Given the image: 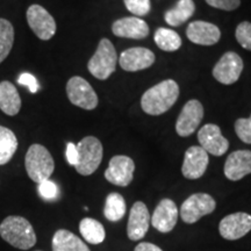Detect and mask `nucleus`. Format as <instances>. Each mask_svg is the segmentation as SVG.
<instances>
[{
  "label": "nucleus",
  "mask_w": 251,
  "mask_h": 251,
  "mask_svg": "<svg viewBox=\"0 0 251 251\" xmlns=\"http://www.w3.org/2000/svg\"><path fill=\"white\" fill-rule=\"evenodd\" d=\"M179 97V86L172 79L163 80L147 90L141 99L142 109L149 115H161L168 112Z\"/></svg>",
  "instance_id": "nucleus-1"
},
{
  "label": "nucleus",
  "mask_w": 251,
  "mask_h": 251,
  "mask_svg": "<svg viewBox=\"0 0 251 251\" xmlns=\"http://www.w3.org/2000/svg\"><path fill=\"white\" fill-rule=\"evenodd\" d=\"M0 236L12 247L28 250L36 243V234L33 226L23 216H7L0 224Z\"/></svg>",
  "instance_id": "nucleus-2"
},
{
  "label": "nucleus",
  "mask_w": 251,
  "mask_h": 251,
  "mask_svg": "<svg viewBox=\"0 0 251 251\" xmlns=\"http://www.w3.org/2000/svg\"><path fill=\"white\" fill-rule=\"evenodd\" d=\"M25 168L28 177L40 184L49 179L55 170V162L49 150L42 144H31L25 157Z\"/></svg>",
  "instance_id": "nucleus-3"
},
{
  "label": "nucleus",
  "mask_w": 251,
  "mask_h": 251,
  "mask_svg": "<svg viewBox=\"0 0 251 251\" xmlns=\"http://www.w3.org/2000/svg\"><path fill=\"white\" fill-rule=\"evenodd\" d=\"M118 54L113 43L108 39L100 40L98 48L87 63V69L93 77L106 80L115 71Z\"/></svg>",
  "instance_id": "nucleus-4"
},
{
  "label": "nucleus",
  "mask_w": 251,
  "mask_h": 251,
  "mask_svg": "<svg viewBox=\"0 0 251 251\" xmlns=\"http://www.w3.org/2000/svg\"><path fill=\"white\" fill-rule=\"evenodd\" d=\"M78 163L75 166L81 176H90L96 172L102 161L103 148L100 141L94 136H86L77 144Z\"/></svg>",
  "instance_id": "nucleus-5"
},
{
  "label": "nucleus",
  "mask_w": 251,
  "mask_h": 251,
  "mask_svg": "<svg viewBox=\"0 0 251 251\" xmlns=\"http://www.w3.org/2000/svg\"><path fill=\"white\" fill-rule=\"evenodd\" d=\"M67 94L72 105L92 111L98 106V96L89 81L79 76L71 77L67 84Z\"/></svg>",
  "instance_id": "nucleus-6"
},
{
  "label": "nucleus",
  "mask_w": 251,
  "mask_h": 251,
  "mask_svg": "<svg viewBox=\"0 0 251 251\" xmlns=\"http://www.w3.org/2000/svg\"><path fill=\"white\" fill-rule=\"evenodd\" d=\"M216 202L214 198L207 193H196L188 197L180 207V218L185 224L192 225L202 216L214 212Z\"/></svg>",
  "instance_id": "nucleus-7"
},
{
  "label": "nucleus",
  "mask_w": 251,
  "mask_h": 251,
  "mask_svg": "<svg viewBox=\"0 0 251 251\" xmlns=\"http://www.w3.org/2000/svg\"><path fill=\"white\" fill-rule=\"evenodd\" d=\"M26 18L28 26L40 40L48 41L56 34L57 26H56L55 19L41 5L34 4L29 6L27 9Z\"/></svg>",
  "instance_id": "nucleus-8"
},
{
  "label": "nucleus",
  "mask_w": 251,
  "mask_h": 251,
  "mask_svg": "<svg viewBox=\"0 0 251 251\" xmlns=\"http://www.w3.org/2000/svg\"><path fill=\"white\" fill-rule=\"evenodd\" d=\"M243 71V61L236 52L228 51L224 54L213 69V77L219 83L231 85L236 83Z\"/></svg>",
  "instance_id": "nucleus-9"
},
{
  "label": "nucleus",
  "mask_w": 251,
  "mask_h": 251,
  "mask_svg": "<svg viewBox=\"0 0 251 251\" xmlns=\"http://www.w3.org/2000/svg\"><path fill=\"white\" fill-rule=\"evenodd\" d=\"M135 163L130 157L118 155L112 157L107 170L105 171V178L109 183L117 186H128L134 178Z\"/></svg>",
  "instance_id": "nucleus-10"
},
{
  "label": "nucleus",
  "mask_w": 251,
  "mask_h": 251,
  "mask_svg": "<svg viewBox=\"0 0 251 251\" xmlns=\"http://www.w3.org/2000/svg\"><path fill=\"white\" fill-rule=\"evenodd\" d=\"M203 118V107L201 102L196 99L185 103L179 117L176 122V131L181 137H187L193 134L199 127Z\"/></svg>",
  "instance_id": "nucleus-11"
},
{
  "label": "nucleus",
  "mask_w": 251,
  "mask_h": 251,
  "mask_svg": "<svg viewBox=\"0 0 251 251\" xmlns=\"http://www.w3.org/2000/svg\"><path fill=\"white\" fill-rule=\"evenodd\" d=\"M251 230V215L237 212L229 214L221 220L219 231L222 237L228 241H235L246 236Z\"/></svg>",
  "instance_id": "nucleus-12"
},
{
  "label": "nucleus",
  "mask_w": 251,
  "mask_h": 251,
  "mask_svg": "<svg viewBox=\"0 0 251 251\" xmlns=\"http://www.w3.org/2000/svg\"><path fill=\"white\" fill-rule=\"evenodd\" d=\"M198 141L200 147L207 153L214 156L225 155L229 148L228 140L222 135L219 126L208 124L201 127L198 133Z\"/></svg>",
  "instance_id": "nucleus-13"
},
{
  "label": "nucleus",
  "mask_w": 251,
  "mask_h": 251,
  "mask_svg": "<svg viewBox=\"0 0 251 251\" xmlns=\"http://www.w3.org/2000/svg\"><path fill=\"white\" fill-rule=\"evenodd\" d=\"M208 162V153L201 147H191L186 150L184 156V163L181 166L183 176L187 179H199L206 172Z\"/></svg>",
  "instance_id": "nucleus-14"
},
{
  "label": "nucleus",
  "mask_w": 251,
  "mask_h": 251,
  "mask_svg": "<svg viewBox=\"0 0 251 251\" xmlns=\"http://www.w3.org/2000/svg\"><path fill=\"white\" fill-rule=\"evenodd\" d=\"M118 62L125 71L136 72L151 67L155 62V55L151 50L135 47L122 51Z\"/></svg>",
  "instance_id": "nucleus-15"
},
{
  "label": "nucleus",
  "mask_w": 251,
  "mask_h": 251,
  "mask_svg": "<svg viewBox=\"0 0 251 251\" xmlns=\"http://www.w3.org/2000/svg\"><path fill=\"white\" fill-rule=\"evenodd\" d=\"M150 225V214L146 203L136 201L131 207L127 226V235L131 241H140L146 236Z\"/></svg>",
  "instance_id": "nucleus-16"
},
{
  "label": "nucleus",
  "mask_w": 251,
  "mask_h": 251,
  "mask_svg": "<svg viewBox=\"0 0 251 251\" xmlns=\"http://www.w3.org/2000/svg\"><path fill=\"white\" fill-rule=\"evenodd\" d=\"M178 220V208L171 199H163L153 211L152 227L161 233H170Z\"/></svg>",
  "instance_id": "nucleus-17"
},
{
  "label": "nucleus",
  "mask_w": 251,
  "mask_h": 251,
  "mask_svg": "<svg viewBox=\"0 0 251 251\" xmlns=\"http://www.w3.org/2000/svg\"><path fill=\"white\" fill-rule=\"evenodd\" d=\"M225 176L229 180H241L251 174V151L237 150L228 156L224 168Z\"/></svg>",
  "instance_id": "nucleus-18"
},
{
  "label": "nucleus",
  "mask_w": 251,
  "mask_h": 251,
  "mask_svg": "<svg viewBox=\"0 0 251 251\" xmlns=\"http://www.w3.org/2000/svg\"><path fill=\"white\" fill-rule=\"evenodd\" d=\"M186 36L191 42L200 46H213L221 37L219 27L206 21H193L188 25Z\"/></svg>",
  "instance_id": "nucleus-19"
},
{
  "label": "nucleus",
  "mask_w": 251,
  "mask_h": 251,
  "mask_svg": "<svg viewBox=\"0 0 251 251\" xmlns=\"http://www.w3.org/2000/svg\"><path fill=\"white\" fill-rule=\"evenodd\" d=\"M112 31L115 36L119 37L142 40L148 36L149 26L141 18L128 17L115 21L112 25Z\"/></svg>",
  "instance_id": "nucleus-20"
},
{
  "label": "nucleus",
  "mask_w": 251,
  "mask_h": 251,
  "mask_svg": "<svg viewBox=\"0 0 251 251\" xmlns=\"http://www.w3.org/2000/svg\"><path fill=\"white\" fill-rule=\"evenodd\" d=\"M21 98L17 87L7 80L0 83V109L9 117H14L20 112Z\"/></svg>",
  "instance_id": "nucleus-21"
},
{
  "label": "nucleus",
  "mask_w": 251,
  "mask_h": 251,
  "mask_svg": "<svg viewBox=\"0 0 251 251\" xmlns=\"http://www.w3.org/2000/svg\"><path fill=\"white\" fill-rule=\"evenodd\" d=\"M52 251H91L84 241L67 229H59L52 237Z\"/></svg>",
  "instance_id": "nucleus-22"
},
{
  "label": "nucleus",
  "mask_w": 251,
  "mask_h": 251,
  "mask_svg": "<svg viewBox=\"0 0 251 251\" xmlns=\"http://www.w3.org/2000/svg\"><path fill=\"white\" fill-rule=\"evenodd\" d=\"M196 11V4L193 0H179L172 9H169L164 14V20L172 27L181 26L192 17Z\"/></svg>",
  "instance_id": "nucleus-23"
},
{
  "label": "nucleus",
  "mask_w": 251,
  "mask_h": 251,
  "mask_svg": "<svg viewBox=\"0 0 251 251\" xmlns=\"http://www.w3.org/2000/svg\"><path fill=\"white\" fill-rule=\"evenodd\" d=\"M79 231L87 243L100 244L105 241V228L98 220L92 218L83 219L79 224Z\"/></svg>",
  "instance_id": "nucleus-24"
},
{
  "label": "nucleus",
  "mask_w": 251,
  "mask_h": 251,
  "mask_svg": "<svg viewBox=\"0 0 251 251\" xmlns=\"http://www.w3.org/2000/svg\"><path fill=\"white\" fill-rule=\"evenodd\" d=\"M18 149V139L9 128L0 126V165L11 161Z\"/></svg>",
  "instance_id": "nucleus-25"
},
{
  "label": "nucleus",
  "mask_w": 251,
  "mask_h": 251,
  "mask_svg": "<svg viewBox=\"0 0 251 251\" xmlns=\"http://www.w3.org/2000/svg\"><path fill=\"white\" fill-rule=\"evenodd\" d=\"M126 214V201L124 197L119 193H109L106 198L103 215L111 222H118Z\"/></svg>",
  "instance_id": "nucleus-26"
},
{
  "label": "nucleus",
  "mask_w": 251,
  "mask_h": 251,
  "mask_svg": "<svg viewBox=\"0 0 251 251\" xmlns=\"http://www.w3.org/2000/svg\"><path fill=\"white\" fill-rule=\"evenodd\" d=\"M155 42L157 47L163 51H176L181 47V39L179 34L169 28H158L155 31Z\"/></svg>",
  "instance_id": "nucleus-27"
},
{
  "label": "nucleus",
  "mask_w": 251,
  "mask_h": 251,
  "mask_svg": "<svg viewBox=\"0 0 251 251\" xmlns=\"http://www.w3.org/2000/svg\"><path fill=\"white\" fill-rule=\"evenodd\" d=\"M14 28L6 19L0 18V64L7 58L13 48Z\"/></svg>",
  "instance_id": "nucleus-28"
},
{
  "label": "nucleus",
  "mask_w": 251,
  "mask_h": 251,
  "mask_svg": "<svg viewBox=\"0 0 251 251\" xmlns=\"http://www.w3.org/2000/svg\"><path fill=\"white\" fill-rule=\"evenodd\" d=\"M236 36L237 42L241 47L247 50H251V24L248 21H243L238 25L236 28Z\"/></svg>",
  "instance_id": "nucleus-29"
},
{
  "label": "nucleus",
  "mask_w": 251,
  "mask_h": 251,
  "mask_svg": "<svg viewBox=\"0 0 251 251\" xmlns=\"http://www.w3.org/2000/svg\"><path fill=\"white\" fill-rule=\"evenodd\" d=\"M124 1L128 11L131 14L139 15V17L147 15L151 8L150 0H124Z\"/></svg>",
  "instance_id": "nucleus-30"
},
{
  "label": "nucleus",
  "mask_w": 251,
  "mask_h": 251,
  "mask_svg": "<svg viewBox=\"0 0 251 251\" xmlns=\"http://www.w3.org/2000/svg\"><path fill=\"white\" fill-rule=\"evenodd\" d=\"M235 131L238 139L247 144H251V115L247 119H238L235 122Z\"/></svg>",
  "instance_id": "nucleus-31"
},
{
  "label": "nucleus",
  "mask_w": 251,
  "mask_h": 251,
  "mask_svg": "<svg viewBox=\"0 0 251 251\" xmlns=\"http://www.w3.org/2000/svg\"><path fill=\"white\" fill-rule=\"evenodd\" d=\"M39 193L45 200H55L58 197V186L55 181L47 179L39 184Z\"/></svg>",
  "instance_id": "nucleus-32"
},
{
  "label": "nucleus",
  "mask_w": 251,
  "mask_h": 251,
  "mask_svg": "<svg viewBox=\"0 0 251 251\" xmlns=\"http://www.w3.org/2000/svg\"><path fill=\"white\" fill-rule=\"evenodd\" d=\"M209 6L224 11H234L240 7L241 0H206Z\"/></svg>",
  "instance_id": "nucleus-33"
},
{
  "label": "nucleus",
  "mask_w": 251,
  "mask_h": 251,
  "mask_svg": "<svg viewBox=\"0 0 251 251\" xmlns=\"http://www.w3.org/2000/svg\"><path fill=\"white\" fill-rule=\"evenodd\" d=\"M18 83L20 84V85L28 87V90H29L31 93H36L37 90H39V83H37L35 76H33L31 74H28V72H24V74H21L20 76H19Z\"/></svg>",
  "instance_id": "nucleus-34"
},
{
  "label": "nucleus",
  "mask_w": 251,
  "mask_h": 251,
  "mask_svg": "<svg viewBox=\"0 0 251 251\" xmlns=\"http://www.w3.org/2000/svg\"><path fill=\"white\" fill-rule=\"evenodd\" d=\"M65 156H67V161L70 165L76 166L78 163V149L75 143L69 142L67 144V151H65Z\"/></svg>",
  "instance_id": "nucleus-35"
},
{
  "label": "nucleus",
  "mask_w": 251,
  "mask_h": 251,
  "mask_svg": "<svg viewBox=\"0 0 251 251\" xmlns=\"http://www.w3.org/2000/svg\"><path fill=\"white\" fill-rule=\"evenodd\" d=\"M135 251H163L161 248L155 246V244L149 242H142L137 244L135 248Z\"/></svg>",
  "instance_id": "nucleus-36"
}]
</instances>
